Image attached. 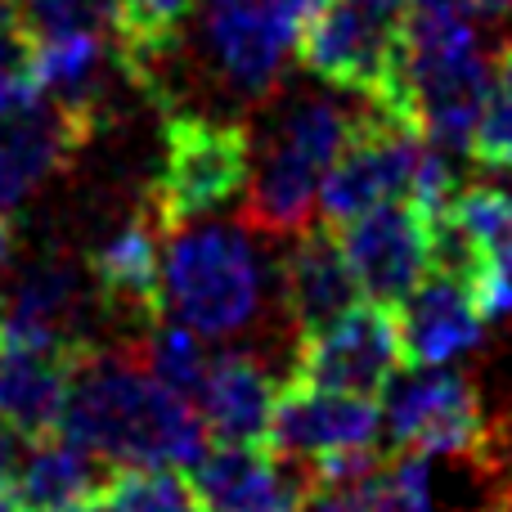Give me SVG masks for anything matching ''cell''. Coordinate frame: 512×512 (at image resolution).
Returning <instances> with one entry per match:
<instances>
[{"instance_id": "obj_12", "label": "cell", "mask_w": 512, "mask_h": 512, "mask_svg": "<svg viewBox=\"0 0 512 512\" xmlns=\"http://www.w3.org/2000/svg\"><path fill=\"white\" fill-rule=\"evenodd\" d=\"M194 490L203 512H301L319 495L315 472L279 454L270 441H212L194 459Z\"/></svg>"}, {"instance_id": "obj_13", "label": "cell", "mask_w": 512, "mask_h": 512, "mask_svg": "<svg viewBox=\"0 0 512 512\" xmlns=\"http://www.w3.org/2000/svg\"><path fill=\"white\" fill-rule=\"evenodd\" d=\"M391 445L400 454H477L486 445V409L463 373H427L391 400Z\"/></svg>"}, {"instance_id": "obj_16", "label": "cell", "mask_w": 512, "mask_h": 512, "mask_svg": "<svg viewBox=\"0 0 512 512\" xmlns=\"http://www.w3.org/2000/svg\"><path fill=\"white\" fill-rule=\"evenodd\" d=\"M396 310H400V342H405L409 369L445 364L454 355L472 351L481 342V328H486L468 283L450 270H436V265Z\"/></svg>"}, {"instance_id": "obj_35", "label": "cell", "mask_w": 512, "mask_h": 512, "mask_svg": "<svg viewBox=\"0 0 512 512\" xmlns=\"http://www.w3.org/2000/svg\"><path fill=\"white\" fill-rule=\"evenodd\" d=\"M481 512H512V486L504 490V499H495L490 508H481Z\"/></svg>"}, {"instance_id": "obj_5", "label": "cell", "mask_w": 512, "mask_h": 512, "mask_svg": "<svg viewBox=\"0 0 512 512\" xmlns=\"http://www.w3.org/2000/svg\"><path fill=\"white\" fill-rule=\"evenodd\" d=\"M252 162L256 135L243 122L171 113L162 126V167L149 189L158 230L180 234L203 216L243 203L252 185Z\"/></svg>"}, {"instance_id": "obj_4", "label": "cell", "mask_w": 512, "mask_h": 512, "mask_svg": "<svg viewBox=\"0 0 512 512\" xmlns=\"http://www.w3.org/2000/svg\"><path fill=\"white\" fill-rule=\"evenodd\" d=\"M351 122L355 117L328 99H301L279 117L265 144H256L252 185L239 203V216L252 234H270V239L288 234L292 239L306 230Z\"/></svg>"}, {"instance_id": "obj_23", "label": "cell", "mask_w": 512, "mask_h": 512, "mask_svg": "<svg viewBox=\"0 0 512 512\" xmlns=\"http://www.w3.org/2000/svg\"><path fill=\"white\" fill-rule=\"evenodd\" d=\"M131 351L140 355V364L162 387L185 396L189 405L198 400V391H203V382H207V369H212V360H216L203 346V333H194V328H185V324H153L149 333L140 337V346H131Z\"/></svg>"}, {"instance_id": "obj_3", "label": "cell", "mask_w": 512, "mask_h": 512, "mask_svg": "<svg viewBox=\"0 0 512 512\" xmlns=\"http://www.w3.org/2000/svg\"><path fill=\"white\" fill-rule=\"evenodd\" d=\"M405 32L409 0H319L297 32V54L310 77L364 95L369 108L409 126Z\"/></svg>"}, {"instance_id": "obj_21", "label": "cell", "mask_w": 512, "mask_h": 512, "mask_svg": "<svg viewBox=\"0 0 512 512\" xmlns=\"http://www.w3.org/2000/svg\"><path fill=\"white\" fill-rule=\"evenodd\" d=\"M0 319H18L27 328H41L54 337H72L77 342V319H81V274L68 256L50 252L36 256L32 265L18 270L9 292L0 297Z\"/></svg>"}, {"instance_id": "obj_1", "label": "cell", "mask_w": 512, "mask_h": 512, "mask_svg": "<svg viewBox=\"0 0 512 512\" xmlns=\"http://www.w3.org/2000/svg\"><path fill=\"white\" fill-rule=\"evenodd\" d=\"M59 432L104 454L113 468H180L207 450L198 409L162 387L131 346L81 351Z\"/></svg>"}, {"instance_id": "obj_32", "label": "cell", "mask_w": 512, "mask_h": 512, "mask_svg": "<svg viewBox=\"0 0 512 512\" xmlns=\"http://www.w3.org/2000/svg\"><path fill=\"white\" fill-rule=\"evenodd\" d=\"M9 256H14V225L9 216L0 212V283H5V270H9Z\"/></svg>"}, {"instance_id": "obj_18", "label": "cell", "mask_w": 512, "mask_h": 512, "mask_svg": "<svg viewBox=\"0 0 512 512\" xmlns=\"http://www.w3.org/2000/svg\"><path fill=\"white\" fill-rule=\"evenodd\" d=\"M279 297L301 333L328 324L333 315L360 301V283L346 265L333 225H324V230L306 225L301 234H292V248L279 265Z\"/></svg>"}, {"instance_id": "obj_33", "label": "cell", "mask_w": 512, "mask_h": 512, "mask_svg": "<svg viewBox=\"0 0 512 512\" xmlns=\"http://www.w3.org/2000/svg\"><path fill=\"white\" fill-rule=\"evenodd\" d=\"M0 512H23V504L14 495V481H0Z\"/></svg>"}, {"instance_id": "obj_20", "label": "cell", "mask_w": 512, "mask_h": 512, "mask_svg": "<svg viewBox=\"0 0 512 512\" xmlns=\"http://www.w3.org/2000/svg\"><path fill=\"white\" fill-rule=\"evenodd\" d=\"M108 481H113V463L104 454L86 450L81 441H72L63 432H50L32 441V450H27L23 468L14 477V495L23 512H54L104 499Z\"/></svg>"}, {"instance_id": "obj_9", "label": "cell", "mask_w": 512, "mask_h": 512, "mask_svg": "<svg viewBox=\"0 0 512 512\" xmlns=\"http://www.w3.org/2000/svg\"><path fill=\"white\" fill-rule=\"evenodd\" d=\"M427 144L432 140H423L414 126L396 122L378 108L355 117L351 131H346V144L337 149L333 167L324 176V189H319L328 225H342L378 203L405 198Z\"/></svg>"}, {"instance_id": "obj_19", "label": "cell", "mask_w": 512, "mask_h": 512, "mask_svg": "<svg viewBox=\"0 0 512 512\" xmlns=\"http://www.w3.org/2000/svg\"><path fill=\"white\" fill-rule=\"evenodd\" d=\"M274 378L256 355L225 351L212 360L207 382L198 391L194 409L207 427V441L225 445H248V441H270V418H274Z\"/></svg>"}, {"instance_id": "obj_28", "label": "cell", "mask_w": 512, "mask_h": 512, "mask_svg": "<svg viewBox=\"0 0 512 512\" xmlns=\"http://www.w3.org/2000/svg\"><path fill=\"white\" fill-rule=\"evenodd\" d=\"M36 32L27 27L18 0H0V72H32Z\"/></svg>"}, {"instance_id": "obj_30", "label": "cell", "mask_w": 512, "mask_h": 512, "mask_svg": "<svg viewBox=\"0 0 512 512\" xmlns=\"http://www.w3.org/2000/svg\"><path fill=\"white\" fill-rule=\"evenodd\" d=\"M27 95H36L32 86V72H0V117L14 113Z\"/></svg>"}, {"instance_id": "obj_10", "label": "cell", "mask_w": 512, "mask_h": 512, "mask_svg": "<svg viewBox=\"0 0 512 512\" xmlns=\"http://www.w3.org/2000/svg\"><path fill=\"white\" fill-rule=\"evenodd\" d=\"M333 230L355 283H360V297L400 306L432 270L436 225L409 198L378 203L369 212L351 216V221L333 225Z\"/></svg>"}, {"instance_id": "obj_7", "label": "cell", "mask_w": 512, "mask_h": 512, "mask_svg": "<svg viewBox=\"0 0 512 512\" xmlns=\"http://www.w3.org/2000/svg\"><path fill=\"white\" fill-rule=\"evenodd\" d=\"M400 364H405L400 310L387 301L360 297L328 324L297 337L292 378L319 382L333 391H355V396H382Z\"/></svg>"}, {"instance_id": "obj_31", "label": "cell", "mask_w": 512, "mask_h": 512, "mask_svg": "<svg viewBox=\"0 0 512 512\" xmlns=\"http://www.w3.org/2000/svg\"><path fill=\"white\" fill-rule=\"evenodd\" d=\"M423 5L454 9V14H463V18H499L512 0H423Z\"/></svg>"}, {"instance_id": "obj_11", "label": "cell", "mask_w": 512, "mask_h": 512, "mask_svg": "<svg viewBox=\"0 0 512 512\" xmlns=\"http://www.w3.org/2000/svg\"><path fill=\"white\" fill-rule=\"evenodd\" d=\"M382 432L378 396H355V391H333L306 378H283L274 396L270 418V445L288 459L306 463L310 472L319 463L351 450H373Z\"/></svg>"}, {"instance_id": "obj_26", "label": "cell", "mask_w": 512, "mask_h": 512, "mask_svg": "<svg viewBox=\"0 0 512 512\" xmlns=\"http://www.w3.org/2000/svg\"><path fill=\"white\" fill-rule=\"evenodd\" d=\"M472 158L481 167L512 171V41L495 54L486 86V104H481L477 131H472Z\"/></svg>"}, {"instance_id": "obj_29", "label": "cell", "mask_w": 512, "mask_h": 512, "mask_svg": "<svg viewBox=\"0 0 512 512\" xmlns=\"http://www.w3.org/2000/svg\"><path fill=\"white\" fill-rule=\"evenodd\" d=\"M27 459V436L0 414V481H14Z\"/></svg>"}, {"instance_id": "obj_14", "label": "cell", "mask_w": 512, "mask_h": 512, "mask_svg": "<svg viewBox=\"0 0 512 512\" xmlns=\"http://www.w3.org/2000/svg\"><path fill=\"white\" fill-rule=\"evenodd\" d=\"M117 81H131L117 45L108 32H63V36H36L32 54V86L50 104H59L72 122H81L90 135L104 122V108L113 99ZM135 86V81H131Z\"/></svg>"}, {"instance_id": "obj_17", "label": "cell", "mask_w": 512, "mask_h": 512, "mask_svg": "<svg viewBox=\"0 0 512 512\" xmlns=\"http://www.w3.org/2000/svg\"><path fill=\"white\" fill-rule=\"evenodd\" d=\"M99 306L131 328H153L162 319V261L158 234L144 216L122 221L95 252H90Z\"/></svg>"}, {"instance_id": "obj_8", "label": "cell", "mask_w": 512, "mask_h": 512, "mask_svg": "<svg viewBox=\"0 0 512 512\" xmlns=\"http://www.w3.org/2000/svg\"><path fill=\"white\" fill-rule=\"evenodd\" d=\"M315 5L319 0H207L203 32L225 86L248 99L270 95Z\"/></svg>"}, {"instance_id": "obj_34", "label": "cell", "mask_w": 512, "mask_h": 512, "mask_svg": "<svg viewBox=\"0 0 512 512\" xmlns=\"http://www.w3.org/2000/svg\"><path fill=\"white\" fill-rule=\"evenodd\" d=\"M54 512H108L104 499H90V504H72V508H54Z\"/></svg>"}, {"instance_id": "obj_27", "label": "cell", "mask_w": 512, "mask_h": 512, "mask_svg": "<svg viewBox=\"0 0 512 512\" xmlns=\"http://www.w3.org/2000/svg\"><path fill=\"white\" fill-rule=\"evenodd\" d=\"M27 27L36 36H63V32H108L113 36V9L117 0H18Z\"/></svg>"}, {"instance_id": "obj_15", "label": "cell", "mask_w": 512, "mask_h": 512, "mask_svg": "<svg viewBox=\"0 0 512 512\" xmlns=\"http://www.w3.org/2000/svg\"><path fill=\"white\" fill-rule=\"evenodd\" d=\"M90 140L81 122H72L59 104L36 90L14 113L0 117V212H14L45 176L68 167L72 153Z\"/></svg>"}, {"instance_id": "obj_2", "label": "cell", "mask_w": 512, "mask_h": 512, "mask_svg": "<svg viewBox=\"0 0 512 512\" xmlns=\"http://www.w3.org/2000/svg\"><path fill=\"white\" fill-rule=\"evenodd\" d=\"M490 72L463 14L409 0L405 32V117L445 153L472 149Z\"/></svg>"}, {"instance_id": "obj_6", "label": "cell", "mask_w": 512, "mask_h": 512, "mask_svg": "<svg viewBox=\"0 0 512 512\" xmlns=\"http://www.w3.org/2000/svg\"><path fill=\"white\" fill-rule=\"evenodd\" d=\"M265 297V270L239 225L180 230L162 261V301L176 324L203 337L248 328Z\"/></svg>"}, {"instance_id": "obj_22", "label": "cell", "mask_w": 512, "mask_h": 512, "mask_svg": "<svg viewBox=\"0 0 512 512\" xmlns=\"http://www.w3.org/2000/svg\"><path fill=\"white\" fill-rule=\"evenodd\" d=\"M445 221L477 261L512 274V185H459Z\"/></svg>"}, {"instance_id": "obj_25", "label": "cell", "mask_w": 512, "mask_h": 512, "mask_svg": "<svg viewBox=\"0 0 512 512\" xmlns=\"http://www.w3.org/2000/svg\"><path fill=\"white\" fill-rule=\"evenodd\" d=\"M351 495L360 512H436L427 468L418 463V454L400 450H391V459H382L369 477L355 481Z\"/></svg>"}, {"instance_id": "obj_24", "label": "cell", "mask_w": 512, "mask_h": 512, "mask_svg": "<svg viewBox=\"0 0 512 512\" xmlns=\"http://www.w3.org/2000/svg\"><path fill=\"white\" fill-rule=\"evenodd\" d=\"M108 512H203L198 490L176 468H113L104 490Z\"/></svg>"}]
</instances>
